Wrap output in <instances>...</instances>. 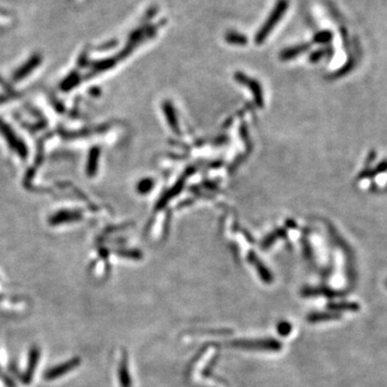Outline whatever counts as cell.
I'll return each mask as SVG.
<instances>
[{
    "mask_svg": "<svg viewBox=\"0 0 387 387\" xmlns=\"http://www.w3.org/2000/svg\"><path fill=\"white\" fill-rule=\"evenodd\" d=\"M386 286H387V284H386Z\"/></svg>",
    "mask_w": 387,
    "mask_h": 387,
    "instance_id": "obj_19",
    "label": "cell"
},
{
    "mask_svg": "<svg viewBox=\"0 0 387 387\" xmlns=\"http://www.w3.org/2000/svg\"><path fill=\"white\" fill-rule=\"evenodd\" d=\"M332 39V32L329 31H322L315 34L314 41L317 43H328Z\"/></svg>",
    "mask_w": 387,
    "mask_h": 387,
    "instance_id": "obj_14",
    "label": "cell"
},
{
    "mask_svg": "<svg viewBox=\"0 0 387 387\" xmlns=\"http://www.w3.org/2000/svg\"><path fill=\"white\" fill-rule=\"evenodd\" d=\"M0 131L2 132V135L4 137H6L7 141L11 143V145L14 150H16L19 154H21V156H25V154H26V148H25L24 145L18 140V139H16V135H14L11 129L8 128L2 122H0Z\"/></svg>",
    "mask_w": 387,
    "mask_h": 387,
    "instance_id": "obj_5",
    "label": "cell"
},
{
    "mask_svg": "<svg viewBox=\"0 0 387 387\" xmlns=\"http://www.w3.org/2000/svg\"><path fill=\"white\" fill-rule=\"evenodd\" d=\"M329 309L332 311H358L359 306L357 304H352V302H344V304H331L328 306Z\"/></svg>",
    "mask_w": 387,
    "mask_h": 387,
    "instance_id": "obj_11",
    "label": "cell"
},
{
    "mask_svg": "<svg viewBox=\"0 0 387 387\" xmlns=\"http://www.w3.org/2000/svg\"><path fill=\"white\" fill-rule=\"evenodd\" d=\"M234 346L245 347V349L259 350H280L281 345L276 341H236L232 342Z\"/></svg>",
    "mask_w": 387,
    "mask_h": 387,
    "instance_id": "obj_4",
    "label": "cell"
},
{
    "mask_svg": "<svg viewBox=\"0 0 387 387\" xmlns=\"http://www.w3.org/2000/svg\"><path fill=\"white\" fill-rule=\"evenodd\" d=\"M77 81H78V76H77V74H73L72 77H70L69 79H67V80L64 81V86L70 87V86L73 85V83L77 82Z\"/></svg>",
    "mask_w": 387,
    "mask_h": 387,
    "instance_id": "obj_17",
    "label": "cell"
},
{
    "mask_svg": "<svg viewBox=\"0 0 387 387\" xmlns=\"http://www.w3.org/2000/svg\"><path fill=\"white\" fill-rule=\"evenodd\" d=\"M291 330V327L290 324H287V322H282L279 326V332L281 335H289Z\"/></svg>",
    "mask_w": 387,
    "mask_h": 387,
    "instance_id": "obj_16",
    "label": "cell"
},
{
    "mask_svg": "<svg viewBox=\"0 0 387 387\" xmlns=\"http://www.w3.org/2000/svg\"><path fill=\"white\" fill-rule=\"evenodd\" d=\"M80 365H81L80 357H73V358L64 361V363L61 365H57L55 367H53V368L48 369L46 373H44V379L47 381L57 380L58 378H61V376L67 374L69 372H71L72 370L78 368Z\"/></svg>",
    "mask_w": 387,
    "mask_h": 387,
    "instance_id": "obj_2",
    "label": "cell"
},
{
    "mask_svg": "<svg viewBox=\"0 0 387 387\" xmlns=\"http://www.w3.org/2000/svg\"><path fill=\"white\" fill-rule=\"evenodd\" d=\"M40 63H41L40 56L39 55L32 56L26 64H24L23 66L18 69L16 73L14 74V79H16V80H22L25 76H27V74L31 73L34 68L39 66V64Z\"/></svg>",
    "mask_w": 387,
    "mask_h": 387,
    "instance_id": "obj_6",
    "label": "cell"
},
{
    "mask_svg": "<svg viewBox=\"0 0 387 387\" xmlns=\"http://www.w3.org/2000/svg\"><path fill=\"white\" fill-rule=\"evenodd\" d=\"M289 7H290L289 0H277V2L275 3L274 9H272L269 16H268L265 23L262 24V26L260 27L259 31L257 32L255 40L258 44H260L268 36H269L270 32L274 31L276 25L280 23L282 17L285 16Z\"/></svg>",
    "mask_w": 387,
    "mask_h": 387,
    "instance_id": "obj_1",
    "label": "cell"
},
{
    "mask_svg": "<svg viewBox=\"0 0 387 387\" xmlns=\"http://www.w3.org/2000/svg\"><path fill=\"white\" fill-rule=\"evenodd\" d=\"M80 217L79 214L77 213H72V212H62V213H58L57 215H55L53 217V221L55 223H61L64 221H73V220H78V218Z\"/></svg>",
    "mask_w": 387,
    "mask_h": 387,
    "instance_id": "obj_13",
    "label": "cell"
},
{
    "mask_svg": "<svg viewBox=\"0 0 387 387\" xmlns=\"http://www.w3.org/2000/svg\"><path fill=\"white\" fill-rule=\"evenodd\" d=\"M339 317H340V315L336 314V313H313L307 317V321L311 322H325V321H331V320H338Z\"/></svg>",
    "mask_w": 387,
    "mask_h": 387,
    "instance_id": "obj_8",
    "label": "cell"
},
{
    "mask_svg": "<svg viewBox=\"0 0 387 387\" xmlns=\"http://www.w3.org/2000/svg\"><path fill=\"white\" fill-rule=\"evenodd\" d=\"M39 359H40V350H39L38 346H32L31 351H29L27 368L25 370L24 374L22 376V381L24 384L32 383L34 372H36V369L39 364Z\"/></svg>",
    "mask_w": 387,
    "mask_h": 387,
    "instance_id": "obj_3",
    "label": "cell"
},
{
    "mask_svg": "<svg viewBox=\"0 0 387 387\" xmlns=\"http://www.w3.org/2000/svg\"><path fill=\"white\" fill-rule=\"evenodd\" d=\"M307 48H309V46H307V44H301V46H297V47H294V48H290L289 49H286V51H283L282 58L290 59L291 57H295L297 55H299L300 53H304Z\"/></svg>",
    "mask_w": 387,
    "mask_h": 387,
    "instance_id": "obj_10",
    "label": "cell"
},
{
    "mask_svg": "<svg viewBox=\"0 0 387 387\" xmlns=\"http://www.w3.org/2000/svg\"><path fill=\"white\" fill-rule=\"evenodd\" d=\"M118 380H120V384L122 387H131L130 373H129L128 370L127 356L125 353L123 355L120 366H118Z\"/></svg>",
    "mask_w": 387,
    "mask_h": 387,
    "instance_id": "obj_7",
    "label": "cell"
},
{
    "mask_svg": "<svg viewBox=\"0 0 387 387\" xmlns=\"http://www.w3.org/2000/svg\"><path fill=\"white\" fill-rule=\"evenodd\" d=\"M3 381H4V383H6L7 387H16L14 382L10 378H8V376H3Z\"/></svg>",
    "mask_w": 387,
    "mask_h": 387,
    "instance_id": "obj_18",
    "label": "cell"
},
{
    "mask_svg": "<svg viewBox=\"0 0 387 387\" xmlns=\"http://www.w3.org/2000/svg\"><path fill=\"white\" fill-rule=\"evenodd\" d=\"M226 40L230 44H238V46H244L246 43L247 39L244 34L236 32H229L226 36Z\"/></svg>",
    "mask_w": 387,
    "mask_h": 387,
    "instance_id": "obj_9",
    "label": "cell"
},
{
    "mask_svg": "<svg viewBox=\"0 0 387 387\" xmlns=\"http://www.w3.org/2000/svg\"><path fill=\"white\" fill-rule=\"evenodd\" d=\"M98 157H99V152L96 148H94V150L89 154V160H88V166H87V172L89 175H94V171H96V168H97V161H98Z\"/></svg>",
    "mask_w": 387,
    "mask_h": 387,
    "instance_id": "obj_12",
    "label": "cell"
},
{
    "mask_svg": "<svg viewBox=\"0 0 387 387\" xmlns=\"http://www.w3.org/2000/svg\"><path fill=\"white\" fill-rule=\"evenodd\" d=\"M114 59H105V61H101V62H98L95 64V66H94V71H103V70H107L110 67H112L114 64Z\"/></svg>",
    "mask_w": 387,
    "mask_h": 387,
    "instance_id": "obj_15",
    "label": "cell"
}]
</instances>
